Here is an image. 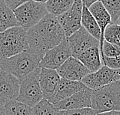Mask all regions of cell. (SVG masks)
<instances>
[{
    "mask_svg": "<svg viewBox=\"0 0 120 115\" xmlns=\"http://www.w3.org/2000/svg\"><path fill=\"white\" fill-rule=\"evenodd\" d=\"M29 49L42 56L66 39L56 16L48 14L27 31Z\"/></svg>",
    "mask_w": 120,
    "mask_h": 115,
    "instance_id": "obj_1",
    "label": "cell"
},
{
    "mask_svg": "<svg viewBox=\"0 0 120 115\" xmlns=\"http://www.w3.org/2000/svg\"><path fill=\"white\" fill-rule=\"evenodd\" d=\"M42 57L29 49L15 56L0 60V70L9 73L20 80L39 67Z\"/></svg>",
    "mask_w": 120,
    "mask_h": 115,
    "instance_id": "obj_2",
    "label": "cell"
},
{
    "mask_svg": "<svg viewBox=\"0 0 120 115\" xmlns=\"http://www.w3.org/2000/svg\"><path fill=\"white\" fill-rule=\"evenodd\" d=\"M29 49L27 31L15 26L0 32V60L9 58Z\"/></svg>",
    "mask_w": 120,
    "mask_h": 115,
    "instance_id": "obj_3",
    "label": "cell"
},
{
    "mask_svg": "<svg viewBox=\"0 0 120 115\" xmlns=\"http://www.w3.org/2000/svg\"><path fill=\"white\" fill-rule=\"evenodd\" d=\"M91 108L96 114L112 111H120V80L92 90Z\"/></svg>",
    "mask_w": 120,
    "mask_h": 115,
    "instance_id": "obj_4",
    "label": "cell"
},
{
    "mask_svg": "<svg viewBox=\"0 0 120 115\" xmlns=\"http://www.w3.org/2000/svg\"><path fill=\"white\" fill-rule=\"evenodd\" d=\"M40 70L41 67H38L19 80V92L16 100L30 107H33L44 99L39 83Z\"/></svg>",
    "mask_w": 120,
    "mask_h": 115,
    "instance_id": "obj_5",
    "label": "cell"
},
{
    "mask_svg": "<svg viewBox=\"0 0 120 115\" xmlns=\"http://www.w3.org/2000/svg\"><path fill=\"white\" fill-rule=\"evenodd\" d=\"M18 25L28 31L48 14L45 3L32 0L26 2L13 11Z\"/></svg>",
    "mask_w": 120,
    "mask_h": 115,
    "instance_id": "obj_6",
    "label": "cell"
},
{
    "mask_svg": "<svg viewBox=\"0 0 120 115\" xmlns=\"http://www.w3.org/2000/svg\"><path fill=\"white\" fill-rule=\"evenodd\" d=\"M71 56H72V51L66 38L45 54L40 61L39 67L57 70Z\"/></svg>",
    "mask_w": 120,
    "mask_h": 115,
    "instance_id": "obj_7",
    "label": "cell"
},
{
    "mask_svg": "<svg viewBox=\"0 0 120 115\" xmlns=\"http://www.w3.org/2000/svg\"><path fill=\"white\" fill-rule=\"evenodd\" d=\"M83 4L82 0H75L72 7L63 14L57 16L59 23L63 29L66 38L69 37L82 27V15Z\"/></svg>",
    "mask_w": 120,
    "mask_h": 115,
    "instance_id": "obj_8",
    "label": "cell"
},
{
    "mask_svg": "<svg viewBox=\"0 0 120 115\" xmlns=\"http://www.w3.org/2000/svg\"><path fill=\"white\" fill-rule=\"evenodd\" d=\"M116 80H120V70H113L102 66L99 70L86 76L82 80V83L89 89L95 90Z\"/></svg>",
    "mask_w": 120,
    "mask_h": 115,
    "instance_id": "obj_9",
    "label": "cell"
},
{
    "mask_svg": "<svg viewBox=\"0 0 120 115\" xmlns=\"http://www.w3.org/2000/svg\"><path fill=\"white\" fill-rule=\"evenodd\" d=\"M69 43L72 56L75 58L81 55L83 52L93 46H99V40L94 38L86 30L81 28L67 38Z\"/></svg>",
    "mask_w": 120,
    "mask_h": 115,
    "instance_id": "obj_10",
    "label": "cell"
},
{
    "mask_svg": "<svg viewBox=\"0 0 120 115\" xmlns=\"http://www.w3.org/2000/svg\"><path fill=\"white\" fill-rule=\"evenodd\" d=\"M92 90L86 87L65 99L54 103L58 111L91 108Z\"/></svg>",
    "mask_w": 120,
    "mask_h": 115,
    "instance_id": "obj_11",
    "label": "cell"
},
{
    "mask_svg": "<svg viewBox=\"0 0 120 115\" xmlns=\"http://www.w3.org/2000/svg\"><path fill=\"white\" fill-rule=\"evenodd\" d=\"M19 92V80L11 73L0 70V103L16 100Z\"/></svg>",
    "mask_w": 120,
    "mask_h": 115,
    "instance_id": "obj_12",
    "label": "cell"
},
{
    "mask_svg": "<svg viewBox=\"0 0 120 115\" xmlns=\"http://www.w3.org/2000/svg\"><path fill=\"white\" fill-rule=\"evenodd\" d=\"M61 78L73 81L82 80L91 72L77 58L71 56L56 70Z\"/></svg>",
    "mask_w": 120,
    "mask_h": 115,
    "instance_id": "obj_13",
    "label": "cell"
},
{
    "mask_svg": "<svg viewBox=\"0 0 120 115\" xmlns=\"http://www.w3.org/2000/svg\"><path fill=\"white\" fill-rule=\"evenodd\" d=\"M61 77L56 70L41 68L39 83L42 90L43 98L49 100L55 94Z\"/></svg>",
    "mask_w": 120,
    "mask_h": 115,
    "instance_id": "obj_14",
    "label": "cell"
},
{
    "mask_svg": "<svg viewBox=\"0 0 120 115\" xmlns=\"http://www.w3.org/2000/svg\"><path fill=\"white\" fill-rule=\"evenodd\" d=\"M86 88V87L82 83V81H73L61 78L55 94L49 101L54 104Z\"/></svg>",
    "mask_w": 120,
    "mask_h": 115,
    "instance_id": "obj_15",
    "label": "cell"
},
{
    "mask_svg": "<svg viewBox=\"0 0 120 115\" xmlns=\"http://www.w3.org/2000/svg\"><path fill=\"white\" fill-rule=\"evenodd\" d=\"M89 12L92 13V15L93 16V17L95 19L98 25H99L101 32H102V36H101V40L99 41L100 46L99 49L102 47L103 41H104V33L105 30L107 28L108 26L112 24V18L110 14L109 13L107 9H105L104 5L102 4V2L101 1L95 2V3L91 5L88 8Z\"/></svg>",
    "mask_w": 120,
    "mask_h": 115,
    "instance_id": "obj_16",
    "label": "cell"
},
{
    "mask_svg": "<svg viewBox=\"0 0 120 115\" xmlns=\"http://www.w3.org/2000/svg\"><path fill=\"white\" fill-rule=\"evenodd\" d=\"M77 59L91 73L99 70L102 67L99 46H93L88 49L79 56Z\"/></svg>",
    "mask_w": 120,
    "mask_h": 115,
    "instance_id": "obj_17",
    "label": "cell"
},
{
    "mask_svg": "<svg viewBox=\"0 0 120 115\" xmlns=\"http://www.w3.org/2000/svg\"><path fill=\"white\" fill-rule=\"evenodd\" d=\"M82 27H83L89 34H91L96 40H101L102 32L95 19L89 12V9L85 5L82 7Z\"/></svg>",
    "mask_w": 120,
    "mask_h": 115,
    "instance_id": "obj_18",
    "label": "cell"
},
{
    "mask_svg": "<svg viewBox=\"0 0 120 115\" xmlns=\"http://www.w3.org/2000/svg\"><path fill=\"white\" fill-rule=\"evenodd\" d=\"M15 26L19 25L13 11L8 7L4 0H0V32Z\"/></svg>",
    "mask_w": 120,
    "mask_h": 115,
    "instance_id": "obj_19",
    "label": "cell"
},
{
    "mask_svg": "<svg viewBox=\"0 0 120 115\" xmlns=\"http://www.w3.org/2000/svg\"><path fill=\"white\" fill-rule=\"evenodd\" d=\"M75 0H47L45 7L49 14L59 16L67 12L74 3Z\"/></svg>",
    "mask_w": 120,
    "mask_h": 115,
    "instance_id": "obj_20",
    "label": "cell"
},
{
    "mask_svg": "<svg viewBox=\"0 0 120 115\" xmlns=\"http://www.w3.org/2000/svg\"><path fill=\"white\" fill-rule=\"evenodd\" d=\"M5 115H33L32 107L17 100L5 103Z\"/></svg>",
    "mask_w": 120,
    "mask_h": 115,
    "instance_id": "obj_21",
    "label": "cell"
},
{
    "mask_svg": "<svg viewBox=\"0 0 120 115\" xmlns=\"http://www.w3.org/2000/svg\"><path fill=\"white\" fill-rule=\"evenodd\" d=\"M32 109L33 115H58L59 113L53 103L46 99H42Z\"/></svg>",
    "mask_w": 120,
    "mask_h": 115,
    "instance_id": "obj_22",
    "label": "cell"
},
{
    "mask_svg": "<svg viewBox=\"0 0 120 115\" xmlns=\"http://www.w3.org/2000/svg\"><path fill=\"white\" fill-rule=\"evenodd\" d=\"M104 40L112 43L120 50V26L112 23L105 30Z\"/></svg>",
    "mask_w": 120,
    "mask_h": 115,
    "instance_id": "obj_23",
    "label": "cell"
},
{
    "mask_svg": "<svg viewBox=\"0 0 120 115\" xmlns=\"http://www.w3.org/2000/svg\"><path fill=\"white\" fill-rule=\"evenodd\" d=\"M111 16L112 21L116 23L120 15V0H100Z\"/></svg>",
    "mask_w": 120,
    "mask_h": 115,
    "instance_id": "obj_24",
    "label": "cell"
},
{
    "mask_svg": "<svg viewBox=\"0 0 120 115\" xmlns=\"http://www.w3.org/2000/svg\"><path fill=\"white\" fill-rule=\"evenodd\" d=\"M100 53L101 56H105L107 57H116L120 55V50L112 43L107 42L106 40H104L102 47L100 50Z\"/></svg>",
    "mask_w": 120,
    "mask_h": 115,
    "instance_id": "obj_25",
    "label": "cell"
},
{
    "mask_svg": "<svg viewBox=\"0 0 120 115\" xmlns=\"http://www.w3.org/2000/svg\"><path fill=\"white\" fill-rule=\"evenodd\" d=\"M96 112L92 108H83L77 110H63L59 111L58 115H95Z\"/></svg>",
    "mask_w": 120,
    "mask_h": 115,
    "instance_id": "obj_26",
    "label": "cell"
},
{
    "mask_svg": "<svg viewBox=\"0 0 120 115\" xmlns=\"http://www.w3.org/2000/svg\"><path fill=\"white\" fill-rule=\"evenodd\" d=\"M101 57L103 66L110 69L120 70V55L116 57H107L105 56H102Z\"/></svg>",
    "mask_w": 120,
    "mask_h": 115,
    "instance_id": "obj_27",
    "label": "cell"
},
{
    "mask_svg": "<svg viewBox=\"0 0 120 115\" xmlns=\"http://www.w3.org/2000/svg\"><path fill=\"white\" fill-rule=\"evenodd\" d=\"M28 1H29V0H4V2L8 5V7L12 11L15 10L18 7H19L20 5L26 3Z\"/></svg>",
    "mask_w": 120,
    "mask_h": 115,
    "instance_id": "obj_28",
    "label": "cell"
},
{
    "mask_svg": "<svg viewBox=\"0 0 120 115\" xmlns=\"http://www.w3.org/2000/svg\"><path fill=\"white\" fill-rule=\"evenodd\" d=\"M95 115H120V111H107V112H102V113H98Z\"/></svg>",
    "mask_w": 120,
    "mask_h": 115,
    "instance_id": "obj_29",
    "label": "cell"
},
{
    "mask_svg": "<svg viewBox=\"0 0 120 115\" xmlns=\"http://www.w3.org/2000/svg\"><path fill=\"white\" fill-rule=\"evenodd\" d=\"M98 1H100V0H82L83 5H85L87 8H89L91 5H92L93 3H95V2H98Z\"/></svg>",
    "mask_w": 120,
    "mask_h": 115,
    "instance_id": "obj_30",
    "label": "cell"
},
{
    "mask_svg": "<svg viewBox=\"0 0 120 115\" xmlns=\"http://www.w3.org/2000/svg\"><path fill=\"white\" fill-rule=\"evenodd\" d=\"M0 115H5V105L0 103Z\"/></svg>",
    "mask_w": 120,
    "mask_h": 115,
    "instance_id": "obj_31",
    "label": "cell"
},
{
    "mask_svg": "<svg viewBox=\"0 0 120 115\" xmlns=\"http://www.w3.org/2000/svg\"><path fill=\"white\" fill-rule=\"evenodd\" d=\"M32 1L36 2H41V3H45L47 0H32Z\"/></svg>",
    "mask_w": 120,
    "mask_h": 115,
    "instance_id": "obj_32",
    "label": "cell"
},
{
    "mask_svg": "<svg viewBox=\"0 0 120 115\" xmlns=\"http://www.w3.org/2000/svg\"><path fill=\"white\" fill-rule=\"evenodd\" d=\"M115 24H117V25L120 26V15H119V16L118 17V19H117V20H116V23H115Z\"/></svg>",
    "mask_w": 120,
    "mask_h": 115,
    "instance_id": "obj_33",
    "label": "cell"
},
{
    "mask_svg": "<svg viewBox=\"0 0 120 115\" xmlns=\"http://www.w3.org/2000/svg\"></svg>",
    "mask_w": 120,
    "mask_h": 115,
    "instance_id": "obj_34",
    "label": "cell"
}]
</instances>
